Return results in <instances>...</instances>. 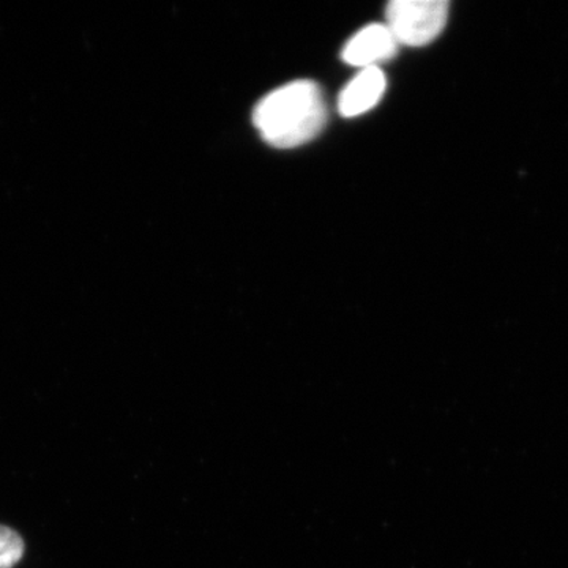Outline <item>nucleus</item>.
I'll return each instance as SVG.
<instances>
[{
  "label": "nucleus",
  "instance_id": "nucleus-4",
  "mask_svg": "<svg viewBox=\"0 0 568 568\" xmlns=\"http://www.w3.org/2000/svg\"><path fill=\"white\" fill-rule=\"evenodd\" d=\"M386 88V77L379 67L362 69L361 73L339 93V114L345 118H357V115L365 114L381 102Z\"/></svg>",
  "mask_w": 568,
  "mask_h": 568
},
{
  "label": "nucleus",
  "instance_id": "nucleus-5",
  "mask_svg": "<svg viewBox=\"0 0 568 568\" xmlns=\"http://www.w3.org/2000/svg\"><path fill=\"white\" fill-rule=\"evenodd\" d=\"M24 555V541L17 530L0 525V568H13Z\"/></svg>",
  "mask_w": 568,
  "mask_h": 568
},
{
  "label": "nucleus",
  "instance_id": "nucleus-3",
  "mask_svg": "<svg viewBox=\"0 0 568 568\" xmlns=\"http://www.w3.org/2000/svg\"><path fill=\"white\" fill-rule=\"evenodd\" d=\"M398 51V41L386 24H369L355 33L343 50V59L349 65L369 69L377 63L390 61Z\"/></svg>",
  "mask_w": 568,
  "mask_h": 568
},
{
  "label": "nucleus",
  "instance_id": "nucleus-2",
  "mask_svg": "<svg viewBox=\"0 0 568 568\" xmlns=\"http://www.w3.org/2000/svg\"><path fill=\"white\" fill-rule=\"evenodd\" d=\"M447 0H394L388 3L386 26L398 44L425 47L446 28Z\"/></svg>",
  "mask_w": 568,
  "mask_h": 568
},
{
  "label": "nucleus",
  "instance_id": "nucleus-1",
  "mask_svg": "<svg viewBox=\"0 0 568 568\" xmlns=\"http://www.w3.org/2000/svg\"><path fill=\"white\" fill-rule=\"evenodd\" d=\"M254 125L268 144L294 149L315 140L327 122L323 92L313 81H294L268 93L253 112Z\"/></svg>",
  "mask_w": 568,
  "mask_h": 568
}]
</instances>
